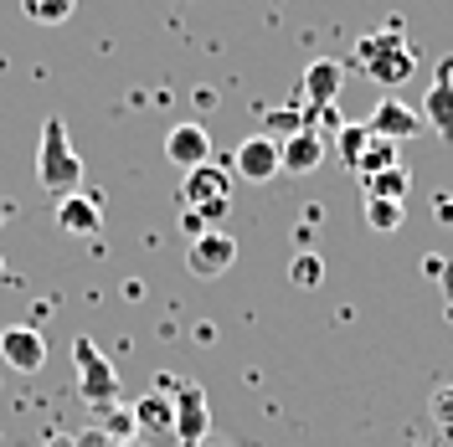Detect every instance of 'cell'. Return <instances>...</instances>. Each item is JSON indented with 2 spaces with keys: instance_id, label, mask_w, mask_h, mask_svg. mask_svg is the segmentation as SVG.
I'll return each mask as SVG.
<instances>
[{
  "instance_id": "cell-1",
  "label": "cell",
  "mask_w": 453,
  "mask_h": 447,
  "mask_svg": "<svg viewBox=\"0 0 453 447\" xmlns=\"http://www.w3.org/2000/svg\"><path fill=\"white\" fill-rule=\"evenodd\" d=\"M356 67H361L376 87H402L418 72V52H412V42L402 36V27L392 21V27H381V31H371V36L356 42Z\"/></svg>"
},
{
  "instance_id": "cell-2",
  "label": "cell",
  "mask_w": 453,
  "mask_h": 447,
  "mask_svg": "<svg viewBox=\"0 0 453 447\" xmlns=\"http://www.w3.org/2000/svg\"><path fill=\"white\" fill-rule=\"evenodd\" d=\"M36 186L52 191L57 201L83 191V155L73 149L62 118H47V124H42V144H36Z\"/></svg>"
},
{
  "instance_id": "cell-3",
  "label": "cell",
  "mask_w": 453,
  "mask_h": 447,
  "mask_svg": "<svg viewBox=\"0 0 453 447\" xmlns=\"http://www.w3.org/2000/svg\"><path fill=\"white\" fill-rule=\"evenodd\" d=\"M180 201H186V211H196L201 222L217 231V222H226V211H232V175L222 165L191 170L186 186H180Z\"/></svg>"
},
{
  "instance_id": "cell-4",
  "label": "cell",
  "mask_w": 453,
  "mask_h": 447,
  "mask_svg": "<svg viewBox=\"0 0 453 447\" xmlns=\"http://www.w3.org/2000/svg\"><path fill=\"white\" fill-rule=\"evenodd\" d=\"M73 365H78V396H83L88 406H98V412H104V406L119 401V375H113L109 355H104L88 335L73 339Z\"/></svg>"
},
{
  "instance_id": "cell-5",
  "label": "cell",
  "mask_w": 453,
  "mask_h": 447,
  "mask_svg": "<svg viewBox=\"0 0 453 447\" xmlns=\"http://www.w3.org/2000/svg\"><path fill=\"white\" fill-rule=\"evenodd\" d=\"M160 391L170 396V406H175V437L186 447H196L206 437V391H201L191 375H160Z\"/></svg>"
},
{
  "instance_id": "cell-6",
  "label": "cell",
  "mask_w": 453,
  "mask_h": 447,
  "mask_svg": "<svg viewBox=\"0 0 453 447\" xmlns=\"http://www.w3.org/2000/svg\"><path fill=\"white\" fill-rule=\"evenodd\" d=\"M232 262H237V237L222 231V226H217V231H201L196 242L186 247V268H191L196 278H222Z\"/></svg>"
},
{
  "instance_id": "cell-7",
  "label": "cell",
  "mask_w": 453,
  "mask_h": 447,
  "mask_svg": "<svg viewBox=\"0 0 453 447\" xmlns=\"http://www.w3.org/2000/svg\"><path fill=\"white\" fill-rule=\"evenodd\" d=\"M0 360L11 365V370H21V375H36V370L47 365V335L31 330V324L0 330Z\"/></svg>"
},
{
  "instance_id": "cell-8",
  "label": "cell",
  "mask_w": 453,
  "mask_h": 447,
  "mask_svg": "<svg viewBox=\"0 0 453 447\" xmlns=\"http://www.w3.org/2000/svg\"><path fill=\"white\" fill-rule=\"evenodd\" d=\"M232 170L242 175V180H253V186H268L273 175H279V140H268L263 129L248 134V140L237 144V155H232Z\"/></svg>"
},
{
  "instance_id": "cell-9",
  "label": "cell",
  "mask_w": 453,
  "mask_h": 447,
  "mask_svg": "<svg viewBox=\"0 0 453 447\" xmlns=\"http://www.w3.org/2000/svg\"><path fill=\"white\" fill-rule=\"evenodd\" d=\"M366 129L376 134V140L402 144V140H412V134L423 129V113H412L407 103H402V98H376V109H371Z\"/></svg>"
},
{
  "instance_id": "cell-10",
  "label": "cell",
  "mask_w": 453,
  "mask_h": 447,
  "mask_svg": "<svg viewBox=\"0 0 453 447\" xmlns=\"http://www.w3.org/2000/svg\"><path fill=\"white\" fill-rule=\"evenodd\" d=\"M165 160L175 170H201V165H211V140H206V129L201 124H175L165 134Z\"/></svg>"
},
{
  "instance_id": "cell-11",
  "label": "cell",
  "mask_w": 453,
  "mask_h": 447,
  "mask_svg": "<svg viewBox=\"0 0 453 447\" xmlns=\"http://www.w3.org/2000/svg\"><path fill=\"white\" fill-rule=\"evenodd\" d=\"M325 134L319 129H294V134H283L279 140V165L283 170H294V175H310V170H319V160H325Z\"/></svg>"
},
{
  "instance_id": "cell-12",
  "label": "cell",
  "mask_w": 453,
  "mask_h": 447,
  "mask_svg": "<svg viewBox=\"0 0 453 447\" xmlns=\"http://www.w3.org/2000/svg\"><path fill=\"white\" fill-rule=\"evenodd\" d=\"M340 87H345V67H340L335 57H314L310 67H304V103H310L314 113L330 109L340 98Z\"/></svg>"
},
{
  "instance_id": "cell-13",
  "label": "cell",
  "mask_w": 453,
  "mask_h": 447,
  "mask_svg": "<svg viewBox=\"0 0 453 447\" xmlns=\"http://www.w3.org/2000/svg\"><path fill=\"white\" fill-rule=\"evenodd\" d=\"M57 226L67 231V237H93L98 226H104V211H98V201L93 196H62L57 201Z\"/></svg>"
},
{
  "instance_id": "cell-14",
  "label": "cell",
  "mask_w": 453,
  "mask_h": 447,
  "mask_svg": "<svg viewBox=\"0 0 453 447\" xmlns=\"http://www.w3.org/2000/svg\"><path fill=\"white\" fill-rule=\"evenodd\" d=\"M134 421H140V432H150V437H165V432H175V406H170L165 391H150L134 401Z\"/></svg>"
},
{
  "instance_id": "cell-15",
  "label": "cell",
  "mask_w": 453,
  "mask_h": 447,
  "mask_svg": "<svg viewBox=\"0 0 453 447\" xmlns=\"http://www.w3.org/2000/svg\"><path fill=\"white\" fill-rule=\"evenodd\" d=\"M449 67L453 62H443V78L433 83V93H427V103H423V118L443 140H453V78H449Z\"/></svg>"
},
{
  "instance_id": "cell-16",
  "label": "cell",
  "mask_w": 453,
  "mask_h": 447,
  "mask_svg": "<svg viewBox=\"0 0 453 447\" xmlns=\"http://www.w3.org/2000/svg\"><path fill=\"white\" fill-rule=\"evenodd\" d=\"M361 191H366V201H407V191H412V175L402 165L381 170V175H366L361 180Z\"/></svg>"
},
{
  "instance_id": "cell-17",
  "label": "cell",
  "mask_w": 453,
  "mask_h": 447,
  "mask_svg": "<svg viewBox=\"0 0 453 447\" xmlns=\"http://www.w3.org/2000/svg\"><path fill=\"white\" fill-rule=\"evenodd\" d=\"M73 11H78V0H21V16L36 27H62V21H73Z\"/></svg>"
},
{
  "instance_id": "cell-18",
  "label": "cell",
  "mask_w": 453,
  "mask_h": 447,
  "mask_svg": "<svg viewBox=\"0 0 453 447\" xmlns=\"http://www.w3.org/2000/svg\"><path fill=\"white\" fill-rule=\"evenodd\" d=\"M392 165H396V144H392V140H376V134H371L366 149H361V160H356V175L366 180V175H381V170H392Z\"/></svg>"
},
{
  "instance_id": "cell-19",
  "label": "cell",
  "mask_w": 453,
  "mask_h": 447,
  "mask_svg": "<svg viewBox=\"0 0 453 447\" xmlns=\"http://www.w3.org/2000/svg\"><path fill=\"white\" fill-rule=\"evenodd\" d=\"M330 140H335L340 160H345V165L356 170V160H361V149H366V140H371V129H366V124H340V129L330 134Z\"/></svg>"
},
{
  "instance_id": "cell-20",
  "label": "cell",
  "mask_w": 453,
  "mask_h": 447,
  "mask_svg": "<svg viewBox=\"0 0 453 447\" xmlns=\"http://www.w3.org/2000/svg\"><path fill=\"white\" fill-rule=\"evenodd\" d=\"M366 226L371 231H396L402 226V201H366Z\"/></svg>"
},
{
  "instance_id": "cell-21",
  "label": "cell",
  "mask_w": 453,
  "mask_h": 447,
  "mask_svg": "<svg viewBox=\"0 0 453 447\" xmlns=\"http://www.w3.org/2000/svg\"><path fill=\"white\" fill-rule=\"evenodd\" d=\"M288 278L299 283V288H314V283L325 278V268H319V257H314V252H299V257L288 262Z\"/></svg>"
},
{
  "instance_id": "cell-22",
  "label": "cell",
  "mask_w": 453,
  "mask_h": 447,
  "mask_svg": "<svg viewBox=\"0 0 453 447\" xmlns=\"http://www.w3.org/2000/svg\"><path fill=\"white\" fill-rule=\"evenodd\" d=\"M433 421H438L443 432H453V386H438V391H433Z\"/></svg>"
},
{
  "instance_id": "cell-23",
  "label": "cell",
  "mask_w": 453,
  "mask_h": 447,
  "mask_svg": "<svg viewBox=\"0 0 453 447\" xmlns=\"http://www.w3.org/2000/svg\"><path fill=\"white\" fill-rule=\"evenodd\" d=\"M0 278H5V257H0Z\"/></svg>"
},
{
  "instance_id": "cell-24",
  "label": "cell",
  "mask_w": 453,
  "mask_h": 447,
  "mask_svg": "<svg viewBox=\"0 0 453 447\" xmlns=\"http://www.w3.org/2000/svg\"><path fill=\"white\" fill-rule=\"evenodd\" d=\"M449 288H453V273H449Z\"/></svg>"
}]
</instances>
